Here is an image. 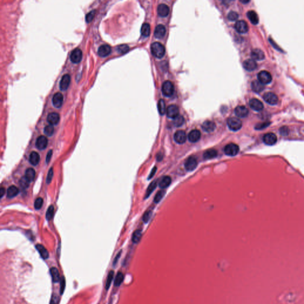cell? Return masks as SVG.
<instances>
[{
	"label": "cell",
	"instance_id": "obj_1",
	"mask_svg": "<svg viewBox=\"0 0 304 304\" xmlns=\"http://www.w3.org/2000/svg\"><path fill=\"white\" fill-rule=\"evenodd\" d=\"M151 51L153 56L157 58H162L165 54L164 46L159 42H154L151 45Z\"/></svg>",
	"mask_w": 304,
	"mask_h": 304
},
{
	"label": "cell",
	"instance_id": "obj_2",
	"mask_svg": "<svg viewBox=\"0 0 304 304\" xmlns=\"http://www.w3.org/2000/svg\"><path fill=\"white\" fill-rule=\"evenodd\" d=\"M227 124L229 128L233 131H236L240 130L242 127L241 121L239 119L235 117L229 118L227 121Z\"/></svg>",
	"mask_w": 304,
	"mask_h": 304
},
{
	"label": "cell",
	"instance_id": "obj_3",
	"mask_svg": "<svg viewBox=\"0 0 304 304\" xmlns=\"http://www.w3.org/2000/svg\"><path fill=\"white\" fill-rule=\"evenodd\" d=\"M162 93L167 97L171 96L174 92V86L170 81H166L162 85Z\"/></svg>",
	"mask_w": 304,
	"mask_h": 304
},
{
	"label": "cell",
	"instance_id": "obj_4",
	"mask_svg": "<svg viewBox=\"0 0 304 304\" xmlns=\"http://www.w3.org/2000/svg\"><path fill=\"white\" fill-rule=\"evenodd\" d=\"M239 151V146L234 143H230L227 145L224 149L225 153L230 156H236Z\"/></svg>",
	"mask_w": 304,
	"mask_h": 304
},
{
	"label": "cell",
	"instance_id": "obj_5",
	"mask_svg": "<svg viewBox=\"0 0 304 304\" xmlns=\"http://www.w3.org/2000/svg\"><path fill=\"white\" fill-rule=\"evenodd\" d=\"M83 57V53L80 49L76 48L72 51L70 54V60L74 64L79 63Z\"/></svg>",
	"mask_w": 304,
	"mask_h": 304
},
{
	"label": "cell",
	"instance_id": "obj_6",
	"mask_svg": "<svg viewBox=\"0 0 304 304\" xmlns=\"http://www.w3.org/2000/svg\"><path fill=\"white\" fill-rule=\"evenodd\" d=\"M258 79L259 81L262 83L263 84H266L270 83L271 81L272 77L268 72L262 71L258 74Z\"/></svg>",
	"mask_w": 304,
	"mask_h": 304
},
{
	"label": "cell",
	"instance_id": "obj_7",
	"mask_svg": "<svg viewBox=\"0 0 304 304\" xmlns=\"http://www.w3.org/2000/svg\"><path fill=\"white\" fill-rule=\"evenodd\" d=\"M64 101V96L63 94L60 92L54 94L52 98V104L54 107L60 108L62 107Z\"/></svg>",
	"mask_w": 304,
	"mask_h": 304
},
{
	"label": "cell",
	"instance_id": "obj_8",
	"mask_svg": "<svg viewBox=\"0 0 304 304\" xmlns=\"http://www.w3.org/2000/svg\"><path fill=\"white\" fill-rule=\"evenodd\" d=\"M185 168L188 171H194L197 166V161L195 157L190 156L185 162Z\"/></svg>",
	"mask_w": 304,
	"mask_h": 304
},
{
	"label": "cell",
	"instance_id": "obj_9",
	"mask_svg": "<svg viewBox=\"0 0 304 304\" xmlns=\"http://www.w3.org/2000/svg\"><path fill=\"white\" fill-rule=\"evenodd\" d=\"M263 98L267 103L271 105L277 104L278 102V98L277 95L272 92H268L265 93L263 96Z\"/></svg>",
	"mask_w": 304,
	"mask_h": 304
},
{
	"label": "cell",
	"instance_id": "obj_10",
	"mask_svg": "<svg viewBox=\"0 0 304 304\" xmlns=\"http://www.w3.org/2000/svg\"><path fill=\"white\" fill-rule=\"evenodd\" d=\"M236 31L240 34H245L248 31V26L247 23L244 20L238 21L235 25Z\"/></svg>",
	"mask_w": 304,
	"mask_h": 304
},
{
	"label": "cell",
	"instance_id": "obj_11",
	"mask_svg": "<svg viewBox=\"0 0 304 304\" xmlns=\"http://www.w3.org/2000/svg\"><path fill=\"white\" fill-rule=\"evenodd\" d=\"M71 77L69 75H64L61 79L60 82V89L61 90H66L70 84Z\"/></svg>",
	"mask_w": 304,
	"mask_h": 304
},
{
	"label": "cell",
	"instance_id": "obj_12",
	"mask_svg": "<svg viewBox=\"0 0 304 304\" xmlns=\"http://www.w3.org/2000/svg\"><path fill=\"white\" fill-rule=\"evenodd\" d=\"M111 47L109 45L105 44L101 45L99 48L98 50V54L101 57H106L111 54Z\"/></svg>",
	"mask_w": 304,
	"mask_h": 304
},
{
	"label": "cell",
	"instance_id": "obj_13",
	"mask_svg": "<svg viewBox=\"0 0 304 304\" xmlns=\"http://www.w3.org/2000/svg\"><path fill=\"white\" fill-rule=\"evenodd\" d=\"M263 139L264 143L268 146L274 145L277 142V137L274 133H269L265 134Z\"/></svg>",
	"mask_w": 304,
	"mask_h": 304
},
{
	"label": "cell",
	"instance_id": "obj_14",
	"mask_svg": "<svg viewBox=\"0 0 304 304\" xmlns=\"http://www.w3.org/2000/svg\"><path fill=\"white\" fill-rule=\"evenodd\" d=\"M187 135L185 131L180 130L177 131L174 134V140L178 144H183L187 140Z\"/></svg>",
	"mask_w": 304,
	"mask_h": 304
},
{
	"label": "cell",
	"instance_id": "obj_15",
	"mask_svg": "<svg viewBox=\"0 0 304 304\" xmlns=\"http://www.w3.org/2000/svg\"><path fill=\"white\" fill-rule=\"evenodd\" d=\"M166 114L169 118H175L179 115V109L178 107L175 105H170L166 110Z\"/></svg>",
	"mask_w": 304,
	"mask_h": 304
},
{
	"label": "cell",
	"instance_id": "obj_16",
	"mask_svg": "<svg viewBox=\"0 0 304 304\" xmlns=\"http://www.w3.org/2000/svg\"><path fill=\"white\" fill-rule=\"evenodd\" d=\"M249 104L251 108L256 111H260L264 108L262 102L257 99H252L250 100Z\"/></svg>",
	"mask_w": 304,
	"mask_h": 304
},
{
	"label": "cell",
	"instance_id": "obj_17",
	"mask_svg": "<svg viewBox=\"0 0 304 304\" xmlns=\"http://www.w3.org/2000/svg\"><path fill=\"white\" fill-rule=\"evenodd\" d=\"M257 64L255 60L253 59H248L245 60L243 63L244 68L249 72H252L256 69Z\"/></svg>",
	"mask_w": 304,
	"mask_h": 304
},
{
	"label": "cell",
	"instance_id": "obj_18",
	"mask_svg": "<svg viewBox=\"0 0 304 304\" xmlns=\"http://www.w3.org/2000/svg\"><path fill=\"white\" fill-rule=\"evenodd\" d=\"M48 145V139L44 136H40L36 141V147L39 150H43Z\"/></svg>",
	"mask_w": 304,
	"mask_h": 304
},
{
	"label": "cell",
	"instance_id": "obj_19",
	"mask_svg": "<svg viewBox=\"0 0 304 304\" xmlns=\"http://www.w3.org/2000/svg\"><path fill=\"white\" fill-rule=\"evenodd\" d=\"M203 130L207 133H211L216 128V125L214 122L211 121H206L201 126Z\"/></svg>",
	"mask_w": 304,
	"mask_h": 304
},
{
	"label": "cell",
	"instance_id": "obj_20",
	"mask_svg": "<svg viewBox=\"0 0 304 304\" xmlns=\"http://www.w3.org/2000/svg\"><path fill=\"white\" fill-rule=\"evenodd\" d=\"M60 119V116L59 114L56 113H50L48 115L47 117V121L49 122L50 125H55L58 124Z\"/></svg>",
	"mask_w": 304,
	"mask_h": 304
},
{
	"label": "cell",
	"instance_id": "obj_21",
	"mask_svg": "<svg viewBox=\"0 0 304 304\" xmlns=\"http://www.w3.org/2000/svg\"><path fill=\"white\" fill-rule=\"evenodd\" d=\"M188 138L190 142L195 143L198 142L201 138V133L199 130H194L191 131L188 136Z\"/></svg>",
	"mask_w": 304,
	"mask_h": 304
},
{
	"label": "cell",
	"instance_id": "obj_22",
	"mask_svg": "<svg viewBox=\"0 0 304 304\" xmlns=\"http://www.w3.org/2000/svg\"><path fill=\"white\" fill-rule=\"evenodd\" d=\"M169 13V8L168 6L164 4H160L157 7V13L160 17H166Z\"/></svg>",
	"mask_w": 304,
	"mask_h": 304
},
{
	"label": "cell",
	"instance_id": "obj_23",
	"mask_svg": "<svg viewBox=\"0 0 304 304\" xmlns=\"http://www.w3.org/2000/svg\"><path fill=\"white\" fill-rule=\"evenodd\" d=\"M251 56L254 60H262L265 58L264 52L260 49H255L253 50Z\"/></svg>",
	"mask_w": 304,
	"mask_h": 304
},
{
	"label": "cell",
	"instance_id": "obj_24",
	"mask_svg": "<svg viewBox=\"0 0 304 304\" xmlns=\"http://www.w3.org/2000/svg\"><path fill=\"white\" fill-rule=\"evenodd\" d=\"M166 34V29L163 25H159L156 26L154 31V37L157 39L163 38Z\"/></svg>",
	"mask_w": 304,
	"mask_h": 304
},
{
	"label": "cell",
	"instance_id": "obj_25",
	"mask_svg": "<svg viewBox=\"0 0 304 304\" xmlns=\"http://www.w3.org/2000/svg\"><path fill=\"white\" fill-rule=\"evenodd\" d=\"M235 113L238 117L245 118L248 114V110L244 106H238L235 108Z\"/></svg>",
	"mask_w": 304,
	"mask_h": 304
},
{
	"label": "cell",
	"instance_id": "obj_26",
	"mask_svg": "<svg viewBox=\"0 0 304 304\" xmlns=\"http://www.w3.org/2000/svg\"><path fill=\"white\" fill-rule=\"evenodd\" d=\"M251 88L254 92L260 93L265 89V86L259 80H254L251 83Z\"/></svg>",
	"mask_w": 304,
	"mask_h": 304
},
{
	"label": "cell",
	"instance_id": "obj_27",
	"mask_svg": "<svg viewBox=\"0 0 304 304\" xmlns=\"http://www.w3.org/2000/svg\"><path fill=\"white\" fill-rule=\"evenodd\" d=\"M36 248L38 250L39 254L40 255L41 257L43 259L45 260V259H48L49 253L44 246H43L42 245H40V244H37V245H36Z\"/></svg>",
	"mask_w": 304,
	"mask_h": 304
},
{
	"label": "cell",
	"instance_id": "obj_28",
	"mask_svg": "<svg viewBox=\"0 0 304 304\" xmlns=\"http://www.w3.org/2000/svg\"><path fill=\"white\" fill-rule=\"evenodd\" d=\"M171 182H172V180H171V177L169 176H165L159 182V186L160 189H166L168 187H169L170 186Z\"/></svg>",
	"mask_w": 304,
	"mask_h": 304
},
{
	"label": "cell",
	"instance_id": "obj_29",
	"mask_svg": "<svg viewBox=\"0 0 304 304\" xmlns=\"http://www.w3.org/2000/svg\"><path fill=\"white\" fill-rule=\"evenodd\" d=\"M247 17L253 25H257L259 23V19L257 14L254 11H248L247 13Z\"/></svg>",
	"mask_w": 304,
	"mask_h": 304
},
{
	"label": "cell",
	"instance_id": "obj_30",
	"mask_svg": "<svg viewBox=\"0 0 304 304\" xmlns=\"http://www.w3.org/2000/svg\"><path fill=\"white\" fill-rule=\"evenodd\" d=\"M19 193V190L18 189V188L14 186H11L7 190V196L8 198H12L16 197V195H17Z\"/></svg>",
	"mask_w": 304,
	"mask_h": 304
},
{
	"label": "cell",
	"instance_id": "obj_31",
	"mask_svg": "<svg viewBox=\"0 0 304 304\" xmlns=\"http://www.w3.org/2000/svg\"><path fill=\"white\" fill-rule=\"evenodd\" d=\"M40 161V156L37 152H32L29 156V162L34 165L37 166Z\"/></svg>",
	"mask_w": 304,
	"mask_h": 304
},
{
	"label": "cell",
	"instance_id": "obj_32",
	"mask_svg": "<svg viewBox=\"0 0 304 304\" xmlns=\"http://www.w3.org/2000/svg\"><path fill=\"white\" fill-rule=\"evenodd\" d=\"M50 273L52 277V281L55 283L58 282L60 279V273L56 267H52L50 269Z\"/></svg>",
	"mask_w": 304,
	"mask_h": 304
},
{
	"label": "cell",
	"instance_id": "obj_33",
	"mask_svg": "<svg viewBox=\"0 0 304 304\" xmlns=\"http://www.w3.org/2000/svg\"><path fill=\"white\" fill-rule=\"evenodd\" d=\"M35 175H36L35 171L33 168H29L26 171L25 177L28 181L31 182L35 179Z\"/></svg>",
	"mask_w": 304,
	"mask_h": 304
},
{
	"label": "cell",
	"instance_id": "obj_34",
	"mask_svg": "<svg viewBox=\"0 0 304 304\" xmlns=\"http://www.w3.org/2000/svg\"><path fill=\"white\" fill-rule=\"evenodd\" d=\"M218 155V152L215 149H210L204 153L203 157L205 159H212L216 157Z\"/></svg>",
	"mask_w": 304,
	"mask_h": 304
},
{
	"label": "cell",
	"instance_id": "obj_35",
	"mask_svg": "<svg viewBox=\"0 0 304 304\" xmlns=\"http://www.w3.org/2000/svg\"><path fill=\"white\" fill-rule=\"evenodd\" d=\"M141 33L143 37H148L151 34V26L149 24L145 23L142 25L141 29Z\"/></svg>",
	"mask_w": 304,
	"mask_h": 304
},
{
	"label": "cell",
	"instance_id": "obj_36",
	"mask_svg": "<svg viewBox=\"0 0 304 304\" xmlns=\"http://www.w3.org/2000/svg\"><path fill=\"white\" fill-rule=\"evenodd\" d=\"M124 274L122 272H118L115 278V281H114V285L116 287L118 286H119L121 285V284L122 283L123 280H124Z\"/></svg>",
	"mask_w": 304,
	"mask_h": 304
},
{
	"label": "cell",
	"instance_id": "obj_37",
	"mask_svg": "<svg viewBox=\"0 0 304 304\" xmlns=\"http://www.w3.org/2000/svg\"><path fill=\"white\" fill-rule=\"evenodd\" d=\"M142 231L140 230H136L134 232L133 236H132L133 242L135 244L139 242V241H140V239L142 238Z\"/></svg>",
	"mask_w": 304,
	"mask_h": 304
},
{
	"label": "cell",
	"instance_id": "obj_38",
	"mask_svg": "<svg viewBox=\"0 0 304 304\" xmlns=\"http://www.w3.org/2000/svg\"><path fill=\"white\" fill-rule=\"evenodd\" d=\"M114 271L113 270H111L110 271V273H108V277H107V281H106V284H105V289L106 290H108V289L110 288V286H111V284L113 282V280L114 279Z\"/></svg>",
	"mask_w": 304,
	"mask_h": 304
},
{
	"label": "cell",
	"instance_id": "obj_39",
	"mask_svg": "<svg viewBox=\"0 0 304 304\" xmlns=\"http://www.w3.org/2000/svg\"><path fill=\"white\" fill-rule=\"evenodd\" d=\"M157 107L159 113L160 114L162 115H164L166 112V108H165V103L163 99L159 100V101L158 102Z\"/></svg>",
	"mask_w": 304,
	"mask_h": 304
},
{
	"label": "cell",
	"instance_id": "obj_40",
	"mask_svg": "<svg viewBox=\"0 0 304 304\" xmlns=\"http://www.w3.org/2000/svg\"><path fill=\"white\" fill-rule=\"evenodd\" d=\"M184 123V118L183 116L178 115L177 117L174 119V125L175 127H181Z\"/></svg>",
	"mask_w": 304,
	"mask_h": 304
},
{
	"label": "cell",
	"instance_id": "obj_41",
	"mask_svg": "<svg viewBox=\"0 0 304 304\" xmlns=\"http://www.w3.org/2000/svg\"><path fill=\"white\" fill-rule=\"evenodd\" d=\"M156 186H157V181H153L152 183L149 185V186L148 187V189L147 190L146 194L145 195L146 198H148V197L151 195V194L153 192V191L156 189Z\"/></svg>",
	"mask_w": 304,
	"mask_h": 304
},
{
	"label": "cell",
	"instance_id": "obj_42",
	"mask_svg": "<svg viewBox=\"0 0 304 304\" xmlns=\"http://www.w3.org/2000/svg\"><path fill=\"white\" fill-rule=\"evenodd\" d=\"M44 133L48 136H51L54 132V128L52 125H48L44 128Z\"/></svg>",
	"mask_w": 304,
	"mask_h": 304
},
{
	"label": "cell",
	"instance_id": "obj_43",
	"mask_svg": "<svg viewBox=\"0 0 304 304\" xmlns=\"http://www.w3.org/2000/svg\"><path fill=\"white\" fill-rule=\"evenodd\" d=\"M129 50V46L127 45H120L116 47V51L119 54H125Z\"/></svg>",
	"mask_w": 304,
	"mask_h": 304
},
{
	"label": "cell",
	"instance_id": "obj_44",
	"mask_svg": "<svg viewBox=\"0 0 304 304\" xmlns=\"http://www.w3.org/2000/svg\"><path fill=\"white\" fill-rule=\"evenodd\" d=\"M54 213V207L53 206H50L47 210L46 213V218L48 221H50L53 218Z\"/></svg>",
	"mask_w": 304,
	"mask_h": 304
},
{
	"label": "cell",
	"instance_id": "obj_45",
	"mask_svg": "<svg viewBox=\"0 0 304 304\" xmlns=\"http://www.w3.org/2000/svg\"><path fill=\"white\" fill-rule=\"evenodd\" d=\"M165 194V191H163V190H161V191H159L157 192V194H156L155 197H154V201L156 203H158L160 201V200L162 199V198L163 197L164 195Z\"/></svg>",
	"mask_w": 304,
	"mask_h": 304
},
{
	"label": "cell",
	"instance_id": "obj_46",
	"mask_svg": "<svg viewBox=\"0 0 304 304\" xmlns=\"http://www.w3.org/2000/svg\"><path fill=\"white\" fill-rule=\"evenodd\" d=\"M30 183L31 182L29 181H28L25 177H22L20 180V186L22 189H26L29 187Z\"/></svg>",
	"mask_w": 304,
	"mask_h": 304
},
{
	"label": "cell",
	"instance_id": "obj_47",
	"mask_svg": "<svg viewBox=\"0 0 304 304\" xmlns=\"http://www.w3.org/2000/svg\"><path fill=\"white\" fill-rule=\"evenodd\" d=\"M43 199L41 197H39L35 201V203H34L35 208L37 210H39V209H41V207L43 205Z\"/></svg>",
	"mask_w": 304,
	"mask_h": 304
},
{
	"label": "cell",
	"instance_id": "obj_48",
	"mask_svg": "<svg viewBox=\"0 0 304 304\" xmlns=\"http://www.w3.org/2000/svg\"><path fill=\"white\" fill-rule=\"evenodd\" d=\"M228 19L230 21H235L238 19V14L236 12L230 11L228 15Z\"/></svg>",
	"mask_w": 304,
	"mask_h": 304
},
{
	"label": "cell",
	"instance_id": "obj_49",
	"mask_svg": "<svg viewBox=\"0 0 304 304\" xmlns=\"http://www.w3.org/2000/svg\"><path fill=\"white\" fill-rule=\"evenodd\" d=\"M95 13H96V11L95 10H92L90 12H89L87 15H86V20L87 23H89L94 18L95 16Z\"/></svg>",
	"mask_w": 304,
	"mask_h": 304
},
{
	"label": "cell",
	"instance_id": "obj_50",
	"mask_svg": "<svg viewBox=\"0 0 304 304\" xmlns=\"http://www.w3.org/2000/svg\"><path fill=\"white\" fill-rule=\"evenodd\" d=\"M53 175H54V170H53V168H50V169L48 171V175H47V178H46V183L47 184H50L52 180V178H53Z\"/></svg>",
	"mask_w": 304,
	"mask_h": 304
},
{
	"label": "cell",
	"instance_id": "obj_51",
	"mask_svg": "<svg viewBox=\"0 0 304 304\" xmlns=\"http://www.w3.org/2000/svg\"><path fill=\"white\" fill-rule=\"evenodd\" d=\"M65 288H66V280H65L64 277H63L61 278V282H60V294H61V295H63V294L64 293Z\"/></svg>",
	"mask_w": 304,
	"mask_h": 304
},
{
	"label": "cell",
	"instance_id": "obj_52",
	"mask_svg": "<svg viewBox=\"0 0 304 304\" xmlns=\"http://www.w3.org/2000/svg\"><path fill=\"white\" fill-rule=\"evenodd\" d=\"M151 216H152V212L151 211H149V212H147L146 213H145L143 216V218L144 222L148 223V221L150 220Z\"/></svg>",
	"mask_w": 304,
	"mask_h": 304
},
{
	"label": "cell",
	"instance_id": "obj_53",
	"mask_svg": "<svg viewBox=\"0 0 304 304\" xmlns=\"http://www.w3.org/2000/svg\"><path fill=\"white\" fill-rule=\"evenodd\" d=\"M59 302H60V298H59V297L57 295L54 294L52 296V298H51V302H50V304H59Z\"/></svg>",
	"mask_w": 304,
	"mask_h": 304
},
{
	"label": "cell",
	"instance_id": "obj_54",
	"mask_svg": "<svg viewBox=\"0 0 304 304\" xmlns=\"http://www.w3.org/2000/svg\"><path fill=\"white\" fill-rule=\"evenodd\" d=\"M280 133L283 135V136H286L289 133V130H288V128L286 127H282L280 129Z\"/></svg>",
	"mask_w": 304,
	"mask_h": 304
},
{
	"label": "cell",
	"instance_id": "obj_55",
	"mask_svg": "<svg viewBox=\"0 0 304 304\" xmlns=\"http://www.w3.org/2000/svg\"><path fill=\"white\" fill-rule=\"evenodd\" d=\"M269 125V123H263V124H260L257 125H256V128L257 129V130H261V129H263L264 128H265L266 127H267L268 125Z\"/></svg>",
	"mask_w": 304,
	"mask_h": 304
},
{
	"label": "cell",
	"instance_id": "obj_56",
	"mask_svg": "<svg viewBox=\"0 0 304 304\" xmlns=\"http://www.w3.org/2000/svg\"><path fill=\"white\" fill-rule=\"evenodd\" d=\"M52 151L51 150H50L49 152H48L46 157V163H48L50 161L51 157H52Z\"/></svg>",
	"mask_w": 304,
	"mask_h": 304
},
{
	"label": "cell",
	"instance_id": "obj_57",
	"mask_svg": "<svg viewBox=\"0 0 304 304\" xmlns=\"http://www.w3.org/2000/svg\"><path fill=\"white\" fill-rule=\"evenodd\" d=\"M121 254V251H120V252H119V253L116 255V256L115 257V259H114V263H113V265H114V266H115V265H116V264L117 263V262H118V261L119 259L120 258Z\"/></svg>",
	"mask_w": 304,
	"mask_h": 304
},
{
	"label": "cell",
	"instance_id": "obj_58",
	"mask_svg": "<svg viewBox=\"0 0 304 304\" xmlns=\"http://www.w3.org/2000/svg\"><path fill=\"white\" fill-rule=\"evenodd\" d=\"M156 171V167H154V168L153 169V170H152L151 173L150 174V175H149V179L152 178V177L154 176V175L155 174Z\"/></svg>",
	"mask_w": 304,
	"mask_h": 304
},
{
	"label": "cell",
	"instance_id": "obj_59",
	"mask_svg": "<svg viewBox=\"0 0 304 304\" xmlns=\"http://www.w3.org/2000/svg\"><path fill=\"white\" fill-rule=\"evenodd\" d=\"M0 192H1V195H0V197L2 198V196H3V195L4 194V192H5V190H4V189L3 187H2V188L1 189Z\"/></svg>",
	"mask_w": 304,
	"mask_h": 304
}]
</instances>
